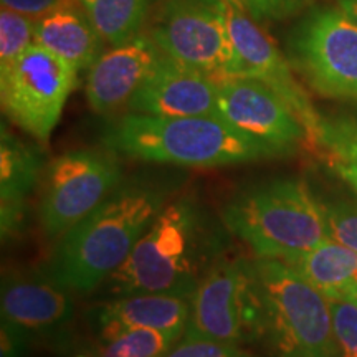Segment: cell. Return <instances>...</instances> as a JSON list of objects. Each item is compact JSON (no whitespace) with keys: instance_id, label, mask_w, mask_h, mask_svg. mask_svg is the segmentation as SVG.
Returning a JSON list of instances; mask_svg holds the SVG:
<instances>
[{"instance_id":"1","label":"cell","mask_w":357,"mask_h":357,"mask_svg":"<svg viewBox=\"0 0 357 357\" xmlns=\"http://www.w3.org/2000/svg\"><path fill=\"white\" fill-rule=\"evenodd\" d=\"M177 187L178 177L171 174L123 181L86 218L60 236L47 275L66 289H95L126 260Z\"/></svg>"},{"instance_id":"2","label":"cell","mask_w":357,"mask_h":357,"mask_svg":"<svg viewBox=\"0 0 357 357\" xmlns=\"http://www.w3.org/2000/svg\"><path fill=\"white\" fill-rule=\"evenodd\" d=\"M223 231L192 195L172 197L129 257L108 278L119 296L162 293L189 298L222 257Z\"/></svg>"},{"instance_id":"3","label":"cell","mask_w":357,"mask_h":357,"mask_svg":"<svg viewBox=\"0 0 357 357\" xmlns=\"http://www.w3.org/2000/svg\"><path fill=\"white\" fill-rule=\"evenodd\" d=\"M105 144L116 154L158 164L217 167L281 155L223 118H162L129 113L111 124Z\"/></svg>"},{"instance_id":"4","label":"cell","mask_w":357,"mask_h":357,"mask_svg":"<svg viewBox=\"0 0 357 357\" xmlns=\"http://www.w3.org/2000/svg\"><path fill=\"white\" fill-rule=\"evenodd\" d=\"M255 341L275 357H339L329 300L278 258L250 260Z\"/></svg>"},{"instance_id":"5","label":"cell","mask_w":357,"mask_h":357,"mask_svg":"<svg viewBox=\"0 0 357 357\" xmlns=\"http://www.w3.org/2000/svg\"><path fill=\"white\" fill-rule=\"evenodd\" d=\"M222 223L258 258L284 260L329 238L321 202L301 178H275L240 190L223 207Z\"/></svg>"},{"instance_id":"6","label":"cell","mask_w":357,"mask_h":357,"mask_svg":"<svg viewBox=\"0 0 357 357\" xmlns=\"http://www.w3.org/2000/svg\"><path fill=\"white\" fill-rule=\"evenodd\" d=\"M288 60L319 95L357 100V24L337 6L305 12L289 33Z\"/></svg>"},{"instance_id":"7","label":"cell","mask_w":357,"mask_h":357,"mask_svg":"<svg viewBox=\"0 0 357 357\" xmlns=\"http://www.w3.org/2000/svg\"><path fill=\"white\" fill-rule=\"evenodd\" d=\"M113 151L77 149L45 167L38 218L48 236H61L86 218L123 182Z\"/></svg>"},{"instance_id":"8","label":"cell","mask_w":357,"mask_h":357,"mask_svg":"<svg viewBox=\"0 0 357 357\" xmlns=\"http://www.w3.org/2000/svg\"><path fill=\"white\" fill-rule=\"evenodd\" d=\"M77 77L66 61L35 43L0 68L3 113L35 139L47 142L60 121Z\"/></svg>"},{"instance_id":"9","label":"cell","mask_w":357,"mask_h":357,"mask_svg":"<svg viewBox=\"0 0 357 357\" xmlns=\"http://www.w3.org/2000/svg\"><path fill=\"white\" fill-rule=\"evenodd\" d=\"M151 37L164 55L217 83L235 78L223 0H166Z\"/></svg>"},{"instance_id":"10","label":"cell","mask_w":357,"mask_h":357,"mask_svg":"<svg viewBox=\"0 0 357 357\" xmlns=\"http://www.w3.org/2000/svg\"><path fill=\"white\" fill-rule=\"evenodd\" d=\"M257 305L250 260L220 257L190 296L184 336L222 342L255 341Z\"/></svg>"},{"instance_id":"11","label":"cell","mask_w":357,"mask_h":357,"mask_svg":"<svg viewBox=\"0 0 357 357\" xmlns=\"http://www.w3.org/2000/svg\"><path fill=\"white\" fill-rule=\"evenodd\" d=\"M227 26L235 53V78L260 79L283 98L305 126L310 146H316L321 114L314 109L305 88L298 83L289 60L265 30L238 7L223 0Z\"/></svg>"},{"instance_id":"12","label":"cell","mask_w":357,"mask_h":357,"mask_svg":"<svg viewBox=\"0 0 357 357\" xmlns=\"http://www.w3.org/2000/svg\"><path fill=\"white\" fill-rule=\"evenodd\" d=\"M218 109L223 119L275 147L281 155L291 154L303 142L310 144L298 116L260 79L238 77L218 83Z\"/></svg>"},{"instance_id":"13","label":"cell","mask_w":357,"mask_h":357,"mask_svg":"<svg viewBox=\"0 0 357 357\" xmlns=\"http://www.w3.org/2000/svg\"><path fill=\"white\" fill-rule=\"evenodd\" d=\"M128 106L131 113L162 118H222L215 79L164 53Z\"/></svg>"},{"instance_id":"14","label":"cell","mask_w":357,"mask_h":357,"mask_svg":"<svg viewBox=\"0 0 357 357\" xmlns=\"http://www.w3.org/2000/svg\"><path fill=\"white\" fill-rule=\"evenodd\" d=\"M160 56L162 52L151 33H139L102 52L88 70L84 91L89 108L111 114L129 105Z\"/></svg>"},{"instance_id":"15","label":"cell","mask_w":357,"mask_h":357,"mask_svg":"<svg viewBox=\"0 0 357 357\" xmlns=\"http://www.w3.org/2000/svg\"><path fill=\"white\" fill-rule=\"evenodd\" d=\"M66 291L48 275L3 276L2 319L19 326L30 337L63 331L73 318V301Z\"/></svg>"},{"instance_id":"16","label":"cell","mask_w":357,"mask_h":357,"mask_svg":"<svg viewBox=\"0 0 357 357\" xmlns=\"http://www.w3.org/2000/svg\"><path fill=\"white\" fill-rule=\"evenodd\" d=\"M190 314V300L162 293L126 294L101 305L96 324L101 337L131 328H151L178 341L184 336Z\"/></svg>"},{"instance_id":"17","label":"cell","mask_w":357,"mask_h":357,"mask_svg":"<svg viewBox=\"0 0 357 357\" xmlns=\"http://www.w3.org/2000/svg\"><path fill=\"white\" fill-rule=\"evenodd\" d=\"M35 43L66 61L77 73L89 70L105 42L77 0H61L35 19Z\"/></svg>"},{"instance_id":"18","label":"cell","mask_w":357,"mask_h":357,"mask_svg":"<svg viewBox=\"0 0 357 357\" xmlns=\"http://www.w3.org/2000/svg\"><path fill=\"white\" fill-rule=\"evenodd\" d=\"M43 176L42 158L6 126L0 137V231L7 242L19 235L26 217V197Z\"/></svg>"},{"instance_id":"19","label":"cell","mask_w":357,"mask_h":357,"mask_svg":"<svg viewBox=\"0 0 357 357\" xmlns=\"http://www.w3.org/2000/svg\"><path fill=\"white\" fill-rule=\"evenodd\" d=\"M283 261L305 276L326 298L342 296L357 283V252L331 238Z\"/></svg>"},{"instance_id":"20","label":"cell","mask_w":357,"mask_h":357,"mask_svg":"<svg viewBox=\"0 0 357 357\" xmlns=\"http://www.w3.org/2000/svg\"><path fill=\"white\" fill-rule=\"evenodd\" d=\"M102 42L116 47L142 33L155 0H77Z\"/></svg>"},{"instance_id":"21","label":"cell","mask_w":357,"mask_h":357,"mask_svg":"<svg viewBox=\"0 0 357 357\" xmlns=\"http://www.w3.org/2000/svg\"><path fill=\"white\" fill-rule=\"evenodd\" d=\"M314 149H319L328 166L357 192L356 116H321Z\"/></svg>"},{"instance_id":"22","label":"cell","mask_w":357,"mask_h":357,"mask_svg":"<svg viewBox=\"0 0 357 357\" xmlns=\"http://www.w3.org/2000/svg\"><path fill=\"white\" fill-rule=\"evenodd\" d=\"M102 357H166L176 339L151 328L123 329L102 337Z\"/></svg>"},{"instance_id":"23","label":"cell","mask_w":357,"mask_h":357,"mask_svg":"<svg viewBox=\"0 0 357 357\" xmlns=\"http://www.w3.org/2000/svg\"><path fill=\"white\" fill-rule=\"evenodd\" d=\"M35 45V19L10 8L0 10V68H6Z\"/></svg>"},{"instance_id":"24","label":"cell","mask_w":357,"mask_h":357,"mask_svg":"<svg viewBox=\"0 0 357 357\" xmlns=\"http://www.w3.org/2000/svg\"><path fill=\"white\" fill-rule=\"evenodd\" d=\"M329 238L357 252V202L329 200L321 202Z\"/></svg>"},{"instance_id":"25","label":"cell","mask_w":357,"mask_h":357,"mask_svg":"<svg viewBox=\"0 0 357 357\" xmlns=\"http://www.w3.org/2000/svg\"><path fill=\"white\" fill-rule=\"evenodd\" d=\"M339 357H357V303L351 298H328Z\"/></svg>"},{"instance_id":"26","label":"cell","mask_w":357,"mask_h":357,"mask_svg":"<svg viewBox=\"0 0 357 357\" xmlns=\"http://www.w3.org/2000/svg\"><path fill=\"white\" fill-rule=\"evenodd\" d=\"M252 17L258 24L281 22L305 13L316 6L318 0H229Z\"/></svg>"},{"instance_id":"27","label":"cell","mask_w":357,"mask_h":357,"mask_svg":"<svg viewBox=\"0 0 357 357\" xmlns=\"http://www.w3.org/2000/svg\"><path fill=\"white\" fill-rule=\"evenodd\" d=\"M166 357H257L234 342L182 336Z\"/></svg>"},{"instance_id":"28","label":"cell","mask_w":357,"mask_h":357,"mask_svg":"<svg viewBox=\"0 0 357 357\" xmlns=\"http://www.w3.org/2000/svg\"><path fill=\"white\" fill-rule=\"evenodd\" d=\"M2 357H24L30 336L19 326L2 319Z\"/></svg>"},{"instance_id":"29","label":"cell","mask_w":357,"mask_h":357,"mask_svg":"<svg viewBox=\"0 0 357 357\" xmlns=\"http://www.w3.org/2000/svg\"><path fill=\"white\" fill-rule=\"evenodd\" d=\"M60 2L61 0H0L2 7L24 13L32 19H38L43 13L50 12Z\"/></svg>"},{"instance_id":"30","label":"cell","mask_w":357,"mask_h":357,"mask_svg":"<svg viewBox=\"0 0 357 357\" xmlns=\"http://www.w3.org/2000/svg\"><path fill=\"white\" fill-rule=\"evenodd\" d=\"M337 7L357 24V0H337Z\"/></svg>"},{"instance_id":"31","label":"cell","mask_w":357,"mask_h":357,"mask_svg":"<svg viewBox=\"0 0 357 357\" xmlns=\"http://www.w3.org/2000/svg\"><path fill=\"white\" fill-rule=\"evenodd\" d=\"M344 298H351V300H354L357 303V283L352 284V287L347 289V291L342 294Z\"/></svg>"},{"instance_id":"32","label":"cell","mask_w":357,"mask_h":357,"mask_svg":"<svg viewBox=\"0 0 357 357\" xmlns=\"http://www.w3.org/2000/svg\"><path fill=\"white\" fill-rule=\"evenodd\" d=\"M78 357H84V356H78Z\"/></svg>"}]
</instances>
